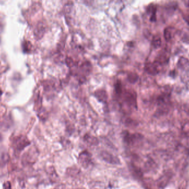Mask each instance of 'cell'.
Returning <instances> with one entry per match:
<instances>
[{
	"label": "cell",
	"instance_id": "1",
	"mask_svg": "<svg viewBox=\"0 0 189 189\" xmlns=\"http://www.w3.org/2000/svg\"><path fill=\"white\" fill-rule=\"evenodd\" d=\"M124 142L128 145L135 146L137 145L141 140H142L143 137L139 133L132 134L127 131H125L122 133Z\"/></svg>",
	"mask_w": 189,
	"mask_h": 189
},
{
	"label": "cell",
	"instance_id": "2",
	"mask_svg": "<svg viewBox=\"0 0 189 189\" xmlns=\"http://www.w3.org/2000/svg\"><path fill=\"white\" fill-rule=\"evenodd\" d=\"M30 144V141L25 135H17L13 138V147L17 151H21Z\"/></svg>",
	"mask_w": 189,
	"mask_h": 189
},
{
	"label": "cell",
	"instance_id": "3",
	"mask_svg": "<svg viewBox=\"0 0 189 189\" xmlns=\"http://www.w3.org/2000/svg\"><path fill=\"white\" fill-rule=\"evenodd\" d=\"M78 162L80 166L85 169H87L92 164V155L87 151H84L79 154Z\"/></svg>",
	"mask_w": 189,
	"mask_h": 189
},
{
	"label": "cell",
	"instance_id": "4",
	"mask_svg": "<svg viewBox=\"0 0 189 189\" xmlns=\"http://www.w3.org/2000/svg\"><path fill=\"white\" fill-rule=\"evenodd\" d=\"M124 101L127 105L137 108V95L135 91L132 90H127L123 93Z\"/></svg>",
	"mask_w": 189,
	"mask_h": 189
},
{
	"label": "cell",
	"instance_id": "5",
	"mask_svg": "<svg viewBox=\"0 0 189 189\" xmlns=\"http://www.w3.org/2000/svg\"><path fill=\"white\" fill-rule=\"evenodd\" d=\"M100 157L103 161L108 164L113 165L120 164V159L117 156L111 154L106 150H102L100 153Z\"/></svg>",
	"mask_w": 189,
	"mask_h": 189
},
{
	"label": "cell",
	"instance_id": "6",
	"mask_svg": "<svg viewBox=\"0 0 189 189\" xmlns=\"http://www.w3.org/2000/svg\"><path fill=\"white\" fill-rule=\"evenodd\" d=\"M172 177V172H165L162 176L160 177L157 182V185L160 189H164L169 183Z\"/></svg>",
	"mask_w": 189,
	"mask_h": 189
},
{
	"label": "cell",
	"instance_id": "7",
	"mask_svg": "<svg viewBox=\"0 0 189 189\" xmlns=\"http://www.w3.org/2000/svg\"><path fill=\"white\" fill-rule=\"evenodd\" d=\"M157 164L154 160L152 158L148 157L143 165V168L142 169L143 172H155L157 169Z\"/></svg>",
	"mask_w": 189,
	"mask_h": 189
},
{
	"label": "cell",
	"instance_id": "8",
	"mask_svg": "<svg viewBox=\"0 0 189 189\" xmlns=\"http://www.w3.org/2000/svg\"><path fill=\"white\" fill-rule=\"evenodd\" d=\"M159 65L154 62L153 63L149 62L145 64L144 69L148 74L151 75H155L159 73Z\"/></svg>",
	"mask_w": 189,
	"mask_h": 189
},
{
	"label": "cell",
	"instance_id": "9",
	"mask_svg": "<svg viewBox=\"0 0 189 189\" xmlns=\"http://www.w3.org/2000/svg\"><path fill=\"white\" fill-rule=\"evenodd\" d=\"M81 172L79 168L75 167L68 168L66 171V176L73 179H78L81 177Z\"/></svg>",
	"mask_w": 189,
	"mask_h": 189
},
{
	"label": "cell",
	"instance_id": "10",
	"mask_svg": "<svg viewBox=\"0 0 189 189\" xmlns=\"http://www.w3.org/2000/svg\"><path fill=\"white\" fill-rule=\"evenodd\" d=\"M177 65L180 69L183 71H189V60L185 57L180 58Z\"/></svg>",
	"mask_w": 189,
	"mask_h": 189
},
{
	"label": "cell",
	"instance_id": "11",
	"mask_svg": "<svg viewBox=\"0 0 189 189\" xmlns=\"http://www.w3.org/2000/svg\"><path fill=\"white\" fill-rule=\"evenodd\" d=\"M94 96L98 101L103 103L106 102L108 98V95L106 91L104 90H98L95 91L94 93Z\"/></svg>",
	"mask_w": 189,
	"mask_h": 189
},
{
	"label": "cell",
	"instance_id": "12",
	"mask_svg": "<svg viewBox=\"0 0 189 189\" xmlns=\"http://www.w3.org/2000/svg\"><path fill=\"white\" fill-rule=\"evenodd\" d=\"M175 33V29L174 27H168L166 28L164 31V37L165 40L167 42L172 40L174 37Z\"/></svg>",
	"mask_w": 189,
	"mask_h": 189
},
{
	"label": "cell",
	"instance_id": "13",
	"mask_svg": "<svg viewBox=\"0 0 189 189\" xmlns=\"http://www.w3.org/2000/svg\"><path fill=\"white\" fill-rule=\"evenodd\" d=\"M45 31V28L43 23H40L37 25L35 30V36L37 40H40L43 36Z\"/></svg>",
	"mask_w": 189,
	"mask_h": 189
},
{
	"label": "cell",
	"instance_id": "14",
	"mask_svg": "<svg viewBox=\"0 0 189 189\" xmlns=\"http://www.w3.org/2000/svg\"><path fill=\"white\" fill-rule=\"evenodd\" d=\"M168 60L169 58L168 57V54L165 52H163L159 55H158L154 62L160 66L164 64H167Z\"/></svg>",
	"mask_w": 189,
	"mask_h": 189
},
{
	"label": "cell",
	"instance_id": "15",
	"mask_svg": "<svg viewBox=\"0 0 189 189\" xmlns=\"http://www.w3.org/2000/svg\"><path fill=\"white\" fill-rule=\"evenodd\" d=\"M48 174L50 182L55 183L58 182L59 180V176L57 174V172L53 167H50L48 170Z\"/></svg>",
	"mask_w": 189,
	"mask_h": 189
},
{
	"label": "cell",
	"instance_id": "16",
	"mask_svg": "<svg viewBox=\"0 0 189 189\" xmlns=\"http://www.w3.org/2000/svg\"><path fill=\"white\" fill-rule=\"evenodd\" d=\"M90 189H108V187L101 181H92L88 184Z\"/></svg>",
	"mask_w": 189,
	"mask_h": 189
},
{
	"label": "cell",
	"instance_id": "17",
	"mask_svg": "<svg viewBox=\"0 0 189 189\" xmlns=\"http://www.w3.org/2000/svg\"><path fill=\"white\" fill-rule=\"evenodd\" d=\"M37 158L36 152L35 150L30 149L23 155V160L26 162H32Z\"/></svg>",
	"mask_w": 189,
	"mask_h": 189
},
{
	"label": "cell",
	"instance_id": "18",
	"mask_svg": "<svg viewBox=\"0 0 189 189\" xmlns=\"http://www.w3.org/2000/svg\"><path fill=\"white\" fill-rule=\"evenodd\" d=\"M162 38L159 35H155L154 37H153L152 41V44L153 47H154L155 49H158L162 45Z\"/></svg>",
	"mask_w": 189,
	"mask_h": 189
},
{
	"label": "cell",
	"instance_id": "19",
	"mask_svg": "<svg viewBox=\"0 0 189 189\" xmlns=\"http://www.w3.org/2000/svg\"><path fill=\"white\" fill-rule=\"evenodd\" d=\"M80 68L83 73H84V74L86 75H88L91 71V64L88 62H84L83 64H81Z\"/></svg>",
	"mask_w": 189,
	"mask_h": 189
},
{
	"label": "cell",
	"instance_id": "20",
	"mask_svg": "<svg viewBox=\"0 0 189 189\" xmlns=\"http://www.w3.org/2000/svg\"><path fill=\"white\" fill-rule=\"evenodd\" d=\"M139 79V76L135 73H130L128 74L127 80L130 84H135L137 82Z\"/></svg>",
	"mask_w": 189,
	"mask_h": 189
},
{
	"label": "cell",
	"instance_id": "21",
	"mask_svg": "<svg viewBox=\"0 0 189 189\" xmlns=\"http://www.w3.org/2000/svg\"><path fill=\"white\" fill-rule=\"evenodd\" d=\"M32 45L30 42L25 41L22 44L23 52L25 53H30L32 50Z\"/></svg>",
	"mask_w": 189,
	"mask_h": 189
},
{
	"label": "cell",
	"instance_id": "22",
	"mask_svg": "<svg viewBox=\"0 0 189 189\" xmlns=\"http://www.w3.org/2000/svg\"><path fill=\"white\" fill-rule=\"evenodd\" d=\"M85 140L86 142L88 143V144H90L91 145H95L98 144V140L96 139V138H94L91 136L86 135L85 137Z\"/></svg>",
	"mask_w": 189,
	"mask_h": 189
},
{
	"label": "cell",
	"instance_id": "23",
	"mask_svg": "<svg viewBox=\"0 0 189 189\" xmlns=\"http://www.w3.org/2000/svg\"><path fill=\"white\" fill-rule=\"evenodd\" d=\"M115 91L116 94L118 95V96H120V95H122V83L120 80H117L115 86Z\"/></svg>",
	"mask_w": 189,
	"mask_h": 189
},
{
	"label": "cell",
	"instance_id": "24",
	"mask_svg": "<svg viewBox=\"0 0 189 189\" xmlns=\"http://www.w3.org/2000/svg\"><path fill=\"white\" fill-rule=\"evenodd\" d=\"M66 63L67 64V65L69 66V68H71V67H73V66L75 65V62L73 61V60L70 58H67L66 59Z\"/></svg>",
	"mask_w": 189,
	"mask_h": 189
},
{
	"label": "cell",
	"instance_id": "25",
	"mask_svg": "<svg viewBox=\"0 0 189 189\" xmlns=\"http://www.w3.org/2000/svg\"><path fill=\"white\" fill-rule=\"evenodd\" d=\"M183 131L187 135H189V123H186L183 126Z\"/></svg>",
	"mask_w": 189,
	"mask_h": 189
},
{
	"label": "cell",
	"instance_id": "26",
	"mask_svg": "<svg viewBox=\"0 0 189 189\" xmlns=\"http://www.w3.org/2000/svg\"><path fill=\"white\" fill-rule=\"evenodd\" d=\"M187 185V182H184L182 183V185L180 186L178 189H186Z\"/></svg>",
	"mask_w": 189,
	"mask_h": 189
},
{
	"label": "cell",
	"instance_id": "27",
	"mask_svg": "<svg viewBox=\"0 0 189 189\" xmlns=\"http://www.w3.org/2000/svg\"><path fill=\"white\" fill-rule=\"evenodd\" d=\"M2 136L1 135V134H0V141L2 140Z\"/></svg>",
	"mask_w": 189,
	"mask_h": 189
},
{
	"label": "cell",
	"instance_id": "28",
	"mask_svg": "<svg viewBox=\"0 0 189 189\" xmlns=\"http://www.w3.org/2000/svg\"></svg>",
	"mask_w": 189,
	"mask_h": 189
}]
</instances>
